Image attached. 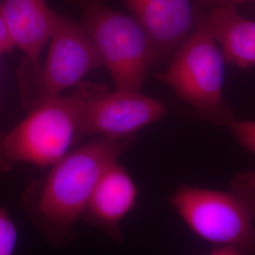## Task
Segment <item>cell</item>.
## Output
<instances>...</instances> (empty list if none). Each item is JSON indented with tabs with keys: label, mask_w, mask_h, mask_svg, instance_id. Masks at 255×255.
Returning a JSON list of instances; mask_svg holds the SVG:
<instances>
[{
	"label": "cell",
	"mask_w": 255,
	"mask_h": 255,
	"mask_svg": "<svg viewBox=\"0 0 255 255\" xmlns=\"http://www.w3.org/2000/svg\"><path fill=\"white\" fill-rule=\"evenodd\" d=\"M0 14L13 48H18L25 54L28 68H36L60 15L46 0H3Z\"/></svg>",
	"instance_id": "obj_10"
},
{
	"label": "cell",
	"mask_w": 255,
	"mask_h": 255,
	"mask_svg": "<svg viewBox=\"0 0 255 255\" xmlns=\"http://www.w3.org/2000/svg\"><path fill=\"white\" fill-rule=\"evenodd\" d=\"M224 126L228 127L242 146L255 153V121H240L232 118Z\"/></svg>",
	"instance_id": "obj_13"
},
{
	"label": "cell",
	"mask_w": 255,
	"mask_h": 255,
	"mask_svg": "<svg viewBox=\"0 0 255 255\" xmlns=\"http://www.w3.org/2000/svg\"><path fill=\"white\" fill-rule=\"evenodd\" d=\"M224 60L210 32L206 16L201 15L191 36L174 54L169 67L156 78L169 85L207 121L225 125L233 115L222 96Z\"/></svg>",
	"instance_id": "obj_5"
},
{
	"label": "cell",
	"mask_w": 255,
	"mask_h": 255,
	"mask_svg": "<svg viewBox=\"0 0 255 255\" xmlns=\"http://www.w3.org/2000/svg\"><path fill=\"white\" fill-rule=\"evenodd\" d=\"M135 138L97 137L68 152L32 182L22 196V206L37 230L55 248L75 237L74 226L87 206L105 170L133 144Z\"/></svg>",
	"instance_id": "obj_1"
},
{
	"label": "cell",
	"mask_w": 255,
	"mask_h": 255,
	"mask_svg": "<svg viewBox=\"0 0 255 255\" xmlns=\"http://www.w3.org/2000/svg\"><path fill=\"white\" fill-rule=\"evenodd\" d=\"M48 46L44 64L31 69L36 89L35 102L78 86L85 76L103 65L84 28L69 17L60 15Z\"/></svg>",
	"instance_id": "obj_6"
},
{
	"label": "cell",
	"mask_w": 255,
	"mask_h": 255,
	"mask_svg": "<svg viewBox=\"0 0 255 255\" xmlns=\"http://www.w3.org/2000/svg\"><path fill=\"white\" fill-rule=\"evenodd\" d=\"M206 21L227 62L240 68L255 65V21L241 16L236 3L215 5Z\"/></svg>",
	"instance_id": "obj_11"
},
{
	"label": "cell",
	"mask_w": 255,
	"mask_h": 255,
	"mask_svg": "<svg viewBox=\"0 0 255 255\" xmlns=\"http://www.w3.org/2000/svg\"><path fill=\"white\" fill-rule=\"evenodd\" d=\"M13 49V46L11 45V42L9 40V34L7 31V28L5 26V23L0 14V53H7Z\"/></svg>",
	"instance_id": "obj_14"
},
{
	"label": "cell",
	"mask_w": 255,
	"mask_h": 255,
	"mask_svg": "<svg viewBox=\"0 0 255 255\" xmlns=\"http://www.w3.org/2000/svg\"><path fill=\"white\" fill-rule=\"evenodd\" d=\"M199 2L206 7H214L218 4V0H199Z\"/></svg>",
	"instance_id": "obj_16"
},
{
	"label": "cell",
	"mask_w": 255,
	"mask_h": 255,
	"mask_svg": "<svg viewBox=\"0 0 255 255\" xmlns=\"http://www.w3.org/2000/svg\"><path fill=\"white\" fill-rule=\"evenodd\" d=\"M139 191L119 162L110 165L97 183L82 220L104 231L114 241L122 239L120 224L136 207Z\"/></svg>",
	"instance_id": "obj_9"
},
{
	"label": "cell",
	"mask_w": 255,
	"mask_h": 255,
	"mask_svg": "<svg viewBox=\"0 0 255 255\" xmlns=\"http://www.w3.org/2000/svg\"><path fill=\"white\" fill-rule=\"evenodd\" d=\"M94 83L82 82L69 96L35 102L27 117L0 135V168L13 164L50 167L82 136V118Z\"/></svg>",
	"instance_id": "obj_3"
},
{
	"label": "cell",
	"mask_w": 255,
	"mask_h": 255,
	"mask_svg": "<svg viewBox=\"0 0 255 255\" xmlns=\"http://www.w3.org/2000/svg\"><path fill=\"white\" fill-rule=\"evenodd\" d=\"M154 45L159 59L174 55L191 36L198 18L189 0H123Z\"/></svg>",
	"instance_id": "obj_8"
},
{
	"label": "cell",
	"mask_w": 255,
	"mask_h": 255,
	"mask_svg": "<svg viewBox=\"0 0 255 255\" xmlns=\"http://www.w3.org/2000/svg\"><path fill=\"white\" fill-rule=\"evenodd\" d=\"M2 55H3V53H0V59H1V57H2Z\"/></svg>",
	"instance_id": "obj_18"
},
{
	"label": "cell",
	"mask_w": 255,
	"mask_h": 255,
	"mask_svg": "<svg viewBox=\"0 0 255 255\" xmlns=\"http://www.w3.org/2000/svg\"><path fill=\"white\" fill-rule=\"evenodd\" d=\"M169 202L202 240L255 255V172L237 174L229 190L182 184Z\"/></svg>",
	"instance_id": "obj_2"
},
{
	"label": "cell",
	"mask_w": 255,
	"mask_h": 255,
	"mask_svg": "<svg viewBox=\"0 0 255 255\" xmlns=\"http://www.w3.org/2000/svg\"><path fill=\"white\" fill-rule=\"evenodd\" d=\"M18 232L8 211L0 208V255H13Z\"/></svg>",
	"instance_id": "obj_12"
},
{
	"label": "cell",
	"mask_w": 255,
	"mask_h": 255,
	"mask_svg": "<svg viewBox=\"0 0 255 255\" xmlns=\"http://www.w3.org/2000/svg\"><path fill=\"white\" fill-rule=\"evenodd\" d=\"M82 10L81 25L113 78L116 90L141 92L149 66L159 60L135 19L104 4L105 0H70Z\"/></svg>",
	"instance_id": "obj_4"
},
{
	"label": "cell",
	"mask_w": 255,
	"mask_h": 255,
	"mask_svg": "<svg viewBox=\"0 0 255 255\" xmlns=\"http://www.w3.org/2000/svg\"><path fill=\"white\" fill-rule=\"evenodd\" d=\"M163 102L141 92H110L93 84L82 113V135L106 138L131 136L138 129L162 119Z\"/></svg>",
	"instance_id": "obj_7"
},
{
	"label": "cell",
	"mask_w": 255,
	"mask_h": 255,
	"mask_svg": "<svg viewBox=\"0 0 255 255\" xmlns=\"http://www.w3.org/2000/svg\"><path fill=\"white\" fill-rule=\"evenodd\" d=\"M238 1H241V0H218V4L219 3H222V2H233V3H236Z\"/></svg>",
	"instance_id": "obj_17"
},
{
	"label": "cell",
	"mask_w": 255,
	"mask_h": 255,
	"mask_svg": "<svg viewBox=\"0 0 255 255\" xmlns=\"http://www.w3.org/2000/svg\"><path fill=\"white\" fill-rule=\"evenodd\" d=\"M207 255H246L241 251L231 247H216Z\"/></svg>",
	"instance_id": "obj_15"
}]
</instances>
